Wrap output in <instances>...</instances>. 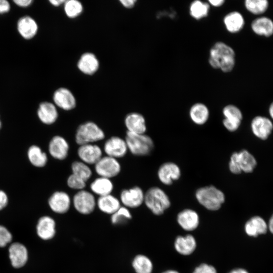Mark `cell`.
<instances>
[{
    "label": "cell",
    "mask_w": 273,
    "mask_h": 273,
    "mask_svg": "<svg viewBox=\"0 0 273 273\" xmlns=\"http://www.w3.org/2000/svg\"><path fill=\"white\" fill-rule=\"evenodd\" d=\"M17 29L23 38L29 39L36 35L38 26L33 18L29 16H25L19 20L17 23Z\"/></svg>",
    "instance_id": "f1b7e54d"
},
{
    "label": "cell",
    "mask_w": 273,
    "mask_h": 273,
    "mask_svg": "<svg viewBox=\"0 0 273 273\" xmlns=\"http://www.w3.org/2000/svg\"><path fill=\"white\" fill-rule=\"evenodd\" d=\"M246 9L254 15H261L267 10L269 3L267 0H246L244 2Z\"/></svg>",
    "instance_id": "d590c367"
},
{
    "label": "cell",
    "mask_w": 273,
    "mask_h": 273,
    "mask_svg": "<svg viewBox=\"0 0 273 273\" xmlns=\"http://www.w3.org/2000/svg\"><path fill=\"white\" fill-rule=\"evenodd\" d=\"M104 131L99 125L93 121H87L80 124L77 127L75 140L79 146L101 141L105 138Z\"/></svg>",
    "instance_id": "5b68a950"
},
{
    "label": "cell",
    "mask_w": 273,
    "mask_h": 273,
    "mask_svg": "<svg viewBox=\"0 0 273 273\" xmlns=\"http://www.w3.org/2000/svg\"><path fill=\"white\" fill-rule=\"evenodd\" d=\"M144 203L156 215L163 214L170 206L168 196L163 190L157 187H151L147 191Z\"/></svg>",
    "instance_id": "3957f363"
},
{
    "label": "cell",
    "mask_w": 273,
    "mask_h": 273,
    "mask_svg": "<svg viewBox=\"0 0 273 273\" xmlns=\"http://www.w3.org/2000/svg\"><path fill=\"white\" fill-rule=\"evenodd\" d=\"M69 151V145L64 137L56 135L50 141L48 151L53 158L63 160L67 157Z\"/></svg>",
    "instance_id": "2e32d148"
},
{
    "label": "cell",
    "mask_w": 273,
    "mask_h": 273,
    "mask_svg": "<svg viewBox=\"0 0 273 273\" xmlns=\"http://www.w3.org/2000/svg\"><path fill=\"white\" fill-rule=\"evenodd\" d=\"M124 124L127 131L138 134L145 133L147 130L144 116L138 112H131L126 115Z\"/></svg>",
    "instance_id": "44dd1931"
},
{
    "label": "cell",
    "mask_w": 273,
    "mask_h": 273,
    "mask_svg": "<svg viewBox=\"0 0 273 273\" xmlns=\"http://www.w3.org/2000/svg\"><path fill=\"white\" fill-rule=\"evenodd\" d=\"M195 197L202 206L211 211L219 209L225 201L224 193L213 186L198 189L196 192Z\"/></svg>",
    "instance_id": "7a4b0ae2"
},
{
    "label": "cell",
    "mask_w": 273,
    "mask_h": 273,
    "mask_svg": "<svg viewBox=\"0 0 273 273\" xmlns=\"http://www.w3.org/2000/svg\"><path fill=\"white\" fill-rule=\"evenodd\" d=\"M78 69L86 75H93L99 69L100 62L97 56L93 53L82 54L77 63Z\"/></svg>",
    "instance_id": "ffe728a7"
},
{
    "label": "cell",
    "mask_w": 273,
    "mask_h": 273,
    "mask_svg": "<svg viewBox=\"0 0 273 273\" xmlns=\"http://www.w3.org/2000/svg\"><path fill=\"white\" fill-rule=\"evenodd\" d=\"M222 114L224 117L222 123L225 128L231 132L237 130L243 119L240 109L234 105H227L223 108Z\"/></svg>",
    "instance_id": "7c38bea8"
},
{
    "label": "cell",
    "mask_w": 273,
    "mask_h": 273,
    "mask_svg": "<svg viewBox=\"0 0 273 273\" xmlns=\"http://www.w3.org/2000/svg\"><path fill=\"white\" fill-rule=\"evenodd\" d=\"M72 202L75 210L83 215L90 214L97 206V201L93 194L85 190L78 191L74 195Z\"/></svg>",
    "instance_id": "ba28073f"
},
{
    "label": "cell",
    "mask_w": 273,
    "mask_h": 273,
    "mask_svg": "<svg viewBox=\"0 0 273 273\" xmlns=\"http://www.w3.org/2000/svg\"><path fill=\"white\" fill-rule=\"evenodd\" d=\"M131 265L135 273H152L153 264L147 256L137 254L133 258Z\"/></svg>",
    "instance_id": "836d02e7"
},
{
    "label": "cell",
    "mask_w": 273,
    "mask_h": 273,
    "mask_svg": "<svg viewBox=\"0 0 273 273\" xmlns=\"http://www.w3.org/2000/svg\"><path fill=\"white\" fill-rule=\"evenodd\" d=\"M131 218L132 215L129 209L123 206L111 215V222L114 225L121 224Z\"/></svg>",
    "instance_id": "74e56055"
},
{
    "label": "cell",
    "mask_w": 273,
    "mask_h": 273,
    "mask_svg": "<svg viewBox=\"0 0 273 273\" xmlns=\"http://www.w3.org/2000/svg\"><path fill=\"white\" fill-rule=\"evenodd\" d=\"M125 141L128 150L136 156L149 155L154 147L153 140L145 133L138 134L126 131Z\"/></svg>",
    "instance_id": "277c9868"
},
{
    "label": "cell",
    "mask_w": 273,
    "mask_h": 273,
    "mask_svg": "<svg viewBox=\"0 0 273 273\" xmlns=\"http://www.w3.org/2000/svg\"><path fill=\"white\" fill-rule=\"evenodd\" d=\"M223 23L229 32L236 33L243 29L245 19L240 12L234 11L230 12L224 16Z\"/></svg>",
    "instance_id": "d4e9b609"
},
{
    "label": "cell",
    "mask_w": 273,
    "mask_h": 273,
    "mask_svg": "<svg viewBox=\"0 0 273 273\" xmlns=\"http://www.w3.org/2000/svg\"><path fill=\"white\" fill-rule=\"evenodd\" d=\"M103 152L97 145L87 144L79 146L77 155L81 161L86 164H95L102 157Z\"/></svg>",
    "instance_id": "e0dca14e"
},
{
    "label": "cell",
    "mask_w": 273,
    "mask_h": 273,
    "mask_svg": "<svg viewBox=\"0 0 273 273\" xmlns=\"http://www.w3.org/2000/svg\"><path fill=\"white\" fill-rule=\"evenodd\" d=\"M48 205L55 213L62 214L67 212L70 208L71 200L68 193L62 191L54 192L49 198Z\"/></svg>",
    "instance_id": "8fae6325"
},
{
    "label": "cell",
    "mask_w": 273,
    "mask_h": 273,
    "mask_svg": "<svg viewBox=\"0 0 273 273\" xmlns=\"http://www.w3.org/2000/svg\"><path fill=\"white\" fill-rule=\"evenodd\" d=\"M176 220L178 225L186 231L195 230L200 223L199 214L191 209H185L180 211L177 215Z\"/></svg>",
    "instance_id": "d6986e66"
},
{
    "label": "cell",
    "mask_w": 273,
    "mask_h": 273,
    "mask_svg": "<svg viewBox=\"0 0 273 273\" xmlns=\"http://www.w3.org/2000/svg\"><path fill=\"white\" fill-rule=\"evenodd\" d=\"M210 8L208 2L200 0L194 1L190 4L189 14L193 19L200 20L208 16Z\"/></svg>",
    "instance_id": "d6a6232c"
},
{
    "label": "cell",
    "mask_w": 273,
    "mask_h": 273,
    "mask_svg": "<svg viewBox=\"0 0 273 273\" xmlns=\"http://www.w3.org/2000/svg\"><path fill=\"white\" fill-rule=\"evenodd\" d=\"M192 273H217V271L214 266L203 263L196 267Z\"/></svg>",
    "instance_id": "60d3db41"
},
{
    "label": "cell",
    "mask_w": 273,
    "mask_h": 273,
    "mask_svg": "<svg viewBox=\"0 0 273 273\" xmlns=\"http://www.w3.org/2000/svg\"><path fill=\"white\" fill-rule=\"evenodd\" d=\"M158 177L160 181L165 185H170L173 181L178 179L181 175L179 166L172 162L162 164L158 170Z\"/></svg>",
    "instance_id": "ac0fdd59"
},
{
    "label": "cell",
    "mask_w": 273,
    "mask_h": 273,
    "mask_svg": "<svg viewBox=\"0 0 273 273\" xmlns=\"http://www.w3.org/2000/svg\"><path fill=\"white\" fill-rule=\"evenodd\" d=\"M8 255L11 265L15 269L24 267L29 260L28 250L20 242H13L8 246Z\"/></svg>",
    "instance_id": "52a82bcc"
},
{
    "label": "cell",
    "mask_w": 273,
    "mask_h": 273,
    "mask_svg": "<svg viewBox=\"0 0 273 273\" xmlns=\"http://www.w3.org/2000/svg\"><path fill=\"white\" fill-rule=\"evenodd\" d=\"M14 2L18 6L21 7H27L29 6L32 1L31 0H15Z\"/></svg>",
    "instance_id": "bcb514c9"
},
{
    "label": "cell",
    "mask_w": 273,
    "mask_h": 273,
    "mask_svg": "<svg viewBox=\"0 0 273 273\" xmlns=\"http://www.w3.org/2000/svg\"><path fill=\"white\" fill-rule=\"evenodd\" d=\"M251 28L257 35L270 37L273 34V21L265 16L258 17L252 21Z\"/></svg>",
    "instance_id": "484cf974"
},
{
    "label": "cell",
    "mask_w": 273,
    "mask_h": 273,
    "mask_svg": "<svg viewBox=\"0 0 273 273\" xmlns=\"http://www.w3.org/2000/svg\"><path fill=\"white\" fill-rule=\"evenodd\" d=\"M9 204V197L7 193L0 189V211L4 210Z\"/></svg>",
    "instance_id": "b9f144b4"
},
{
    "label": "cell",
    "mask_w": 273,
    "mask_h": 273,
    "mask_svg": "<svg viewBox=\"0 0 273 273\" xmlns=\"http://www.w3.org/2000/svg\"><path fill=\"white\" fill-rule=\"evenodd\" d=\"M103 150L107 156L117 159L125 156L128 151L125 139L118 136H111L106 140Z\"/></svg>",
    "instance_id": "9a60e30c"
},
{
    "label": "cell",
    "mask_w": 273,
    "mask_h": 273,
    "mask_svg": "<svg viewBox=\"0 0 273 273\" xmlns=\"http://www.w3.org/2000/svg\"><path fill=\"white\" fill-rule=\"evenodd\" d=\"M189 115L194 123L201 125L207 121L209 117V110L205 104L200 102L196 103L191 107Z\"/></svg>",
    "instance_id": "4dcf8cb0"
},
{
    "label": "cell",
    "mask_w": 273,
    "mask_h": 273,
    "mask_svg": "<svg viewBox=\"0 0 273 273\" xmlns=\"http://www.w3.org/2000/svg\"><path fill=\"white\" fill-rule=\"evenodd\" d=\"M90 189L93 193L100 197L111 194L114 185L110 178L99 176L92 182Z\"/></svg>",
    "instance_id": "1f68e13d"
},
{
    "label": "cell",
    "mask_w": 273,
    "mask_h": 273,
    "mask_svg": "<svg viewBox=\"0 0 273 273\" xmlns=\"http://www.w3.org/2000/svg\"><path fill=\"white\" fill-rule=\"evenodd\" d=\"M97 206L102 212L111 215L121 206L120 200L109 194L99 197L97 200Z\"/></svg>",
    "instance_id": "83f0119b"
},
{
    "label": "cell",
    "mask_w": 273,
    "mask_h": 273,
    "mask_svg": "<svg viewBox=\"0 0 273 273\" xmlns=\"http://www.w3.org/2000/svg\"><path fill=\"white\" fill-rule=\"evenodd\" d=\"M86 183L85 181L72 173L67 179V184L69 188L78 191L84 190L86 187Z\"/></svg>",
    "instance_id": "ab89813d"
},
{
    "label": "cell",
    "mask_w": 273,
    "mask_h": 273,
    "mask_svg": "<svg viewBox=\"0 0 273 273\" xmlns=\"http://www.w3.org/2000/svg\"><path fill=\"white\" fill-rule=\"evenodd\" d=\"M66 0H50L49 2L54 7H57L63 5Z\"/></svg>",
    "instance_id": "7dc6e473"
},
{
    "label": "cell",
    "mask_w": 273,
    "mask_h": 273,
    "mask_svg": "<svg viewBox=\"0 0 273 273\" xmlns=\"http://www.w3.org/2000/svg\"><path fill=\"white\" fill-rule=\"evenodd\" d=\"M145 193L138 186L123 190L120 194V201L127 208H136L144 202Z\"/></svg>",
    "instance_id": "30bf717a"
},
{
    "label": "cell",
    "mask_w": 273,
    "mask_h": 273,
    "mask_svg": "<svg viewBox=\"0 0 273 273\" xmlns=\"http://www.w3.org/2000/svg\"><path fill=\"white\" fill-rule=\"evenodd\" d=\"M10 9L9 3L6 0H0V14L7 13Z\"/></svg>",
    "instance_id": "7bdbcfd3"
},
{
    "label": "cell",
    "mask_w": 273,
    "mask_h": 273,
    "mask_svg": "<svg viewBox=\"0 0 273 273\" xmlns=\"http://www.w3.org/2000/svg\"><path fill=\"white\" fill-rule=\"evenodd\" d=\"M121 165L117 159L108 156L102 157L95 164V170L99 176L114 177L121 171Z\"/></svg>",
    "instance_id": "9c48e42d"
},
{
    "label": "cell",
    "mask_w": 273,
    "mask_h": 273,
    "mask_svg": "<svg viewBox=\"0 0 273 273\" xmlns=\"http://www.w3.org/2000/svg\"><path fill=\"white\" fill-rule=\"evenodd\" d=\"M268 111L271 118L273 119V102L270 105Z\"/></svg>",
    "instance_id": "f907efd6"
},
{
    "label": "cell",
    "mask_w": 273,
    "mask_h": 273,
    "mask_svg": "<svg viewBox=\"0 0 273 273\" xmlns=\"http://www.w3.org/2000/svg\"><path fill=\"white\" fill-rule=\"evenodd\" d=\"M175 251L180 255L188 256L192 254L197 248L195 238L191 234L177 236L174 242Z\"/></svg>",
    "instance_id": "cb8c5ba5"
},
{
    "label": "cell",
    "mask_w": 273,
    "mask_h": 273,
    "mask_svg": "<svg viewBox=\"0 0 273 273\" xmlns=\"http://www.w3.org/2000/svg\"><path fill=\"white\" fill-rule=\"evenodd\" d=\"M210 6L218 8L221 7L225 3L224 0H209L207 2Z\"/></svg>",
    "instance_id": "f6af8a7d"
},
{
    "label": "cell",
    "mask_w": 273,
    "mask_h": 273,
    "mask_svg": "<svg viewBox=\"0 0 273 273\" xmlns=\"http://www.w3.org/2000/svg\"><path fill=\"white\" fill-rule=\"evenodd\" d=\"M119 2L122 6L126 9L133 8L136 4V0H120Z\"/></svg>",
    "instance_id": "ee69618b"
},
{
    "label": "cell",
    "mask_w": 273,
    "mask_h": 273,
    "mask_svg": "<svg viewBox=\"0 0 273 273\" xmlns=\"http://www.w3.org/2000/svg\"><path fill=\"white\" fill-rule=\"evenodd\" d=\"M162 273H179L178 271L174 269H168L163 271Z\"/></svg>",
    "instance_id": "816d5d0a"
},
{
    "label": "cell",
    "mask_w": 273,
    "mask_h": 273,
    "mask_svg": "<svg viewBox=\"0 0 273 273\" xmlns=\"http://www.w3.org/2000/svg\"><path fill=\"white\" fill-rule=\"evenodd\" d=\"M257 164L254 157L246 150L233 153L229 163L230 171L234 174H240L242 171L250 173L253 171Z\"/></svg>",
    "instance_id": "8992f818"
},
{
    "label": "cell",
    "mask_w": 273,
    "mask_h": 273,
    "mask_svg": "<svg viewBox=\"0 0 273 273\" xmlns=\"http://www.w3.org/2000/svg\"><path fill=\"white\" fill-rule=\"evenodd\" d=\"M27 156L30 164L37 168L44 167L47 164L48 158L46 153L37 145L30 146L27 151Z\"/></svg>",
    "instance_id": "f546056e"
},
{
    "label": "cell",
    "mask_w": 273,
    "mask_h": 273,
    "mask_svg": "<svg viewBox=\"0 0 273 273\" xmlns=\"http://www.w3.org/2000/svg\"><path fill=\"white\" fill-rule=\"evenodd\" d=\"M229 273H249V272L242 268H236L230 270Z\"/></svg>",
    "instance_id": "c3c4849f"
},
{
    "label": "cell",
    "mask_w": 273,
    "mask_h": 273,
    "mask_svg": "<svg viewBox=\"0 0 273 273\" xmlns=\"http://www.w3.org/2000/svg\"><path fill=\"white\" fill-rule=\"evenodd\" d=\"M66 16L70 19H75L82 13L83 7L81 3L77 0L65 1L63 4Z\"/></svg>",
    "instance_id": "e575fe53"
},
{
    "label": "cell",
    "mask_w": 273,
    "mask_h": 273,
    "mask_svg": "<svg viewBox=\"0 0 273 273\" xmlns=\"http://www.w3.org/2000/svg\"><path fill=\"white\" fill-rule=\"evenodd\" d=\"M38 237L43 241L53 239L56 234V222L52 217L43 215L39 217L35 226Z\"/></svg>",
    "instance_id": "4fadbf2b"
},
{
    "label": "cell",
    "mask_w": 273,
    "mask_h": 273,
    "mask_svg": "<svg viewBox=\"0 0 273 273\" xmlns=\"http://www.w3.org/2000/svg\"><path fill=\"white\" fill-rule=\"evenodd\" d=\"M72 174L77 176L86 182L91 177L92 171L87 164L81 161H75L72 163Z\"/></svg>",
    "instance_id": "8d00e7d4"
},
{
    "label": "cell",
    "mask_w": 273,
    "mask_h": 273,
    "mask_svg": "<svg viewBox=\"0 0 273 273\" xmlns=\"http://www.w3.org/2000/svg\"><path fill=\"white\" fill-rule=\"evenodd\" d=\"M13 236L9 229L4 225L0 224V248H3L13 242Z\"/></svg>",
    "instance_id": "f35d334b"
},
{
    "label": "cell",
    "mask_w": 273,
    "mask_h": 273,
    "mask_svg": "<svg viewBox=\"0 0 273 273\" xmlns=\"http://www.w3.org/2000/svg\"><path fill=\"white\" fill-rule=\"evenodd\" d=\"M54 104L65 111L74 109L76 106V100L72 92L68 88L61 87L57 89L53 96Z\"/></svg>",
    "instance_id": "5bb4252c"
},
{
    "label": "cell",
    "mask_w": 273,
    "mask_h": 273,
    "mask_svg": "<svg viewBox=\"0 0 273 273\" xmlns=\"http://www.w3.org/2000/svg\"><path fill=\"white\" fill-rule=\"evenodd\" d=\"M267 228L270 232L273 234V214L269 220L267 224Z\"/></svg>",
    "instance_id": "681fc988"
},
{
    "label": "cell",
    "mask_w": 273,
    "mask_h": 273,
    "mask_svg": "<svg viewBox=\"0 0 273 273\" xmlns=\"http://www.w3.org/2000/svg\"><path fill=\"white\" fill-rule=\"evenodd\" d=\"M251 127L256 136L261 140H265L271 132L273 124L268 118L258 116L252 120Z\"/></svg>",
    "instance_id": "7402d4cb"
},
{
    "label": "cell",
    "mask_w": 273,
    "mask_h": 273,
    "mask_svg": "<svg viewBox=\"0 0 273 273\" xmlns=\"http://www.w3.org/2000/svg\"><path fill=\"white\" fill-rule=\"evenodd\" d=\"M37 115L39 120L46 125L54 124L58 118L57 107L49 102H43L39 104Z\"/></svg>",
    "instance_id": "603a6c76"
},
{
    "label": "cell",
    "mask_w": 273,
    "mask_h": 273,
    "mask_svg": "<svg viewBox=\"0 0 273 273\" xmlns=\"http://www.w3.org/2000/svg\"><path fill=\"white\" fill-rule=\"evenodd\" d=\"M208 63L214 69L229 73L235 66V52L232 47L224 42H215L210 49Z\"/></svg>",
    "instance_id": "6da1fadb"
},
{
    "label": "cell",
    "mask_w": 273,
    "mask_h": 273,
    "mask_svg": "<svg viewBox=\"0 0 273 273\" xmlns=\"http://www.w3.org/2000/svg\"><path fill=\"white\" fill-rule=\"evenodd\" d=\"M2 127V122L1 120L0 119V129H1Z\"/></svg>",
    "instance_id": "f5cc1de1"
},
{
    "label": "cell",
    "mask_w": 273,
    "mask_h": 273,
    "mask_svg": "<svg viewBox=\"0 0 273 273\" xmlns=\"http://www.w3.org/2000/svg\"><path fill=\"white\" fill-rule=\"evenodd\" d=\"M267 230V224L262 217L258 216L250 218L244 225L245 232L250 237H256L264 234Z\"/></svg>",
    "instance_id": "4316f807"
}]
</instances>
